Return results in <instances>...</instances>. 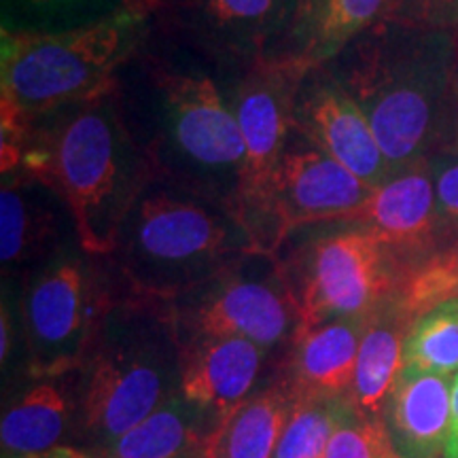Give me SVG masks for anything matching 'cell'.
<instances>
[{
    "mask_svg": "<svg viewBox=\"0 0 458 458\" xmlns=\"http://www.w3.org/2000/svg\"><path fill=\"white\" fill-rule=\"evenodd\" d=\"M456 60L452 30L382 20L325 64L368 117L391 176L442 147Z\"/></svg>",
    "mask_w": 458,
    "mask_h": 458,
    "instance_id": "cell-1",
    "label": "cell"
},
{
    "mask_svg": "<svg viewBox=\"0 0 458 458\" xmlns=\"http://www.w3.org/2000/svg\"><path fill=\"white\" fill-rule=\"evenodd\" d=\"M21 172L64 199L85 255L114 253L119 229L153 172L134 142L114 94L60 108L28 130Z\"/></svg>",
    "mask_w": 458,
    "mask_h": 458,
    "instance_id": "cell-2",
    "label": "cell"
},
{
    "mask_svg": "<svg viewBox=\"0 0 458 458\" xmlns=\"http://www.w3.org/2000/svg\"><path fill=\"white\" fill-rule=\"evenodd\" d=\"M148 21L117 13L64 28H3L0 145L3 174L21 168L28 130L45 114L114 94L117 72L145 38Z\"/></svg>",
    "mask_w": 458,
    "mask_h": 458,
    "instance_id": "cell-3",
    "label": "cell"
},
{
    "mask_svg": "<svg viewBox=\"0 0 458 458\" xmlns=\"http://www.w3.org/2000/svg\"><path fill=\"white\" fill-rule=\"evenodd\" d=\"M261 255L233 206L153 174L128 210L113 257L142 300H176Z\"/></svg>",
    "mask_w": 458,
    "mask_h": 458,
    "instance_id": "cell-4",
    "label": "cell"
},
{
    "mask_svg": "<svg viewBox=\"0 0 458 458\" xmlns=\"http://www.w3.org/2000/svg\"><path fill=\"white\" fill-rule=\"evenodd\" d=\"M81 369L83 428L105 448L181 391V342L170 314L145 301L108 308Z\"/></svg>",
    "mask_w": 458,
    "mask_h": 458,
    "instance_id": "cell-5",
    "label": "cell"
},
{
    "mask_svg": "<svg viewBox=\"0 0 458 458\" xmlns=\"http://www.w3.org/2000/svg\"><path fill=\"white\" fill-rule=\"evenodd\" d=\"M148 79L157 113V131L147 151L153 172L238 210L246 151L219 83L198 68L162 64H151Z\"/></svg>",
    "mask_w": 458,
    "mask_h": 458,
    "instance_id": "cell-6",
    "label": "cell"
},
{
    "mask_svg": "<svg viewBox=\"0 0 458 458\" xmlns=\"http://www.w3.org/2000/svg\"><path fill=\"white\" fill-rule=\"evenodd\" d=\"M397 250L363 227L325 233L301 257L297 286H291L300 327L337 318H365L397 295Z\"/></svg>",
    "mask_w": 458,
    "mask_h": 458,
    "instance_id": "cell-7",
    "label": "cell"
},
{
    "mask_svg": "<svg viewBox=\"0 0 458 458\" xmlns=\"http://www.w3.org/2000/svg\"><path fill=\"white\" fill-rule=\"evenodd\" d=\"M374 191L293 130L249 229L259 253L272 255L297 229L346 223Z\"/></svg>",
    "mask_w": 458,
    "mask_h": 458,
    "instance_id": "cell-8",
    "label": "cell"
},
{
    "mask_svg": "<svg viewBox=\"0 0 458 458\" xmlns=\"http://www.w3.org/2000/svg\"><path fill=\"white\" fill-rule=\"evenodd\" d=\"M267 257L259 267L249 270L244 267L246 257L198 289L176 297L170 318L179 342L202 335L242 337L270 351L286 337L293 340L300 327L293 295L283 272L263 270Z\"/></svg>",
    "mask_w": 458,
    "mask_h": 458,
    "instance_id": "cell-9",
    "label": "cell"
},
{
    "mask_svg": "<svg viewBox=\"0 0 458 458\" xmlns=\"http://www.w3.org/2000/svg\"><path fill=\"white\" fill-rule=\"evenodd\" d=\"M94 278L74 255H54L28 280L21 325L28 369L38 380L83 368L102 318Z\"/></svg>",
    "mask_w": 458,
    "mask_h": 458,
    "instance_id": "cell-10",
    "label": "cell"
},
{
    "mask_svg": "<svg viewBox=\"0 0 458 458\" xmlns=\"http://www.w3.org/2000/svg\"><path fill=\"white\" fill-rule=\"evenodd\" d=\"M303 72L293 64L266 57L250 64L244 77L225 94L246 151L238 198V210L246 227L259 210L278 159L293 134L295 94Z\"/></svg>",
    "mask_w": 458,
    "mask_h": 458,
    "instance_id": "cell-11",
    "label": "cell"
},
{
    "mask_svg": "<svg viewBox=\"0 0 458 458\" xmlns=\"http://www.w3.org/2000/svg\"><path fill=\"white\" fill-rule=\"evenodd\" d=\"M293 15V0H164L159 24L193 47L246 64L274 57Z\"/></svg>",
    "mask_w": 458,
    "mask_h": 458,
    "instance_id": "cell-12",
    "label": "cell"
},
{
    "mask_svg": "<svg viewBox=\"0 0 458 458\" xmlns=\"http://www.w3.org/2000/svg\"><path fill=\"white\" fill-rule=\"evenodd\" d=\"M293 130L371 187L391 179L374 130L325 66L303 72L295 94Z\"/></svg>",
    "mask_w": 458,
    "mask_h": 458,
    "instance_id": "cell-13",
    "label": "cell"
},
{
    "mask_svg": "<svg viewBox=\"0 0 458 458\" xmlns=\"http://www.w3.org/2000/svg\"><path fill=\"white\" fill-rule=\"evenodd\" d=\"M346 223L368 229L397 253H422L439 240L431 165L420 162L393 174Z\"/></svg>",
    "mask_w": 458,
    "mask_h": 458,
    "instance_id": "cell-14",
    "label": "cell"
},
{
    "mask_svg": "<svg viewBox=\"0 0 458 458\" xmlns=\"http://www.w3.org/2000/svg\"><path fill=\"white\" fill-rule=\"evenodd\" d=\"M266 348L242 337H189L181 342V393L202 408L227 414L250 397Z\"/></svg>",
    "mask_w": 458,
    "mask_h": 458,
    "instance_id": "cell-15",
    "label": "cell"
},
{
    "mask_svg": "<svg viewBox=\"0 0 458 458\" xmlns=\"http://www.w3.org/2000/svg\"><path fill=\"white\" fill-rule=\"evenodd\" d=\"M388 0H293L283 43L267 60L301 71L325 66L352 41L385 20Z\"/></svg>",
    "mask_w": 458,
    "mask_h": 458,
    "instance_id": "cell-16",
    "label": "cell"
},
{
    "mask_svg": "<svg viewBox=\"0 0 458 458\" xmlns=\"http://www.w3.org/2000/svg\"><path fill=\"white\" fill-rule=\"evenodd\" d=\"M3 176L0 261L9 272L47 255L60 242L64 223L72 225V219L64 199L49 185L21 170Z\"/></svg>",
    "mask_w": 458,
    "mask_h": 458,
    "instance_id": "cell-17",
    "label": "cell"
},
{
    "mask_svg": "<svg viewBox=\"0 0 458 458\" xmlns=\"http://www.w3.org/2000/svg\"><path fill=\"white\" fill-rule=\"evenodd\" d=\"M380 416L399 458H439L450 431L452 380L401 369Z\"/></svg>",
    "mask_w": 458,
    "mask_h": 458,
    "instance_id": "cell-18",
    "label": "cell"
},
{
    "mask_svg": "<svg viewBox=\"0 0 458 458\" xmlns=\"http://www.w3.org/2000/svg\"><path fill=\"white\" fill-rule=\"evenodd\" d=\"M365 320L337 318L295 331L286 377L295 394L351 397Z\"/></svg>",
    "mask_w": 458,
    "mask_h": 458,
    "instance_id": "cell-19",
    "label": "cell"
},
{
    "mask_svg": "<svg viewBox=\"0 0 458 458\" xmlns=\"http://www.w3.org/2000/svg\"><path fill=\"white\" fill-rule=\"evenodd\" d=\"M219 418V411L202 408L179 391L117 442L100 448V458H199Z\"/></svg>",
    "mask_w": 458,
    "mask_h": 458,
    "instance_id": "cell-20",
    "label": "cell"
},
{
    "mask_svg": "<svg viewBox=\"0 0 458 458\" xmlns=\"http://www.w3.org/2000/svg\"><path fill=\"white\" fill-rule=\"evenodd\" d=\"M293 401L289 380L250 394L219 418L199 458H274Z\"/></svg>",
    "mask_w": 458,
    "mask_h": 458,
    "instance_id": "cell-21",
    "label": "cell"
},
{
    "mask_svg": "<svg viewBox=\"0 0 458 458\" xmlns=\"http://www.w3.org/2000/svg\"><path fill=\"white\" fill-rule=\"evenodd\" d=\"M411 320L397 300L382 303L365 320L351 399L360 414L380 416L403 369V346Z\"/></svg>",
    "mask_w": 458,
    "mask_h": 458,
    "instance_id": "cell-22",
    "label": "cell"
},
{
    "mask_svg": "<svg viewBox=\"0 0 458 458\" xmlns=\"http://www.w3.org/2000/svg\"><path fill=\"white\" fill-rule=\"evenodd\" d=\"M71 422V403L54 380H38L4 410L3 458H28L55 448Z\"/></svg>",
    "mask_w": 458,
    "mask_h": 458,
    "instance_id": "cell-23",
    "label": "cell"
},
{
    "mask_svg": "<svg viewBox=\"0 0 458 458\" xmlns=\"http://www.w3.org/2000/svg\"><path fill=\"white\" fill-rule=\"evenodd\" d=\"M351 397L295 394L274 458H325L331 437L352 410Z\"/></svg>",
    "mask_w": 458,
    "mask_h": 458,
    "instance_id": "cell-24",
    "label": "cell"
},
{
    "mask_svg": "<svg viewBox=\"0 0 458 458\" xmlns=\"http://www.w3.org/2000/svg\"><path fill=\"white\" fill-rule=\"evenodd\" d=\"M403 369L445 377L458 374V300L439 303L410 325Z\"/></svg>",
    "mask_w": 458,
    "mask_h": 458,
    "instance_id": "cell-25",
    "label": "cell"
},
{
    "mask_svg": "<svg viewBox=\"0 0 458 458\" xmlns=\"http://www.w3.org/2000/svg\"><path fill=\"white\" fill-rule=\"evenodd\" d=\"M325 458H399L382 416H365L354 408L344 416Z\"/></svg>",
    "mask_w": 458,
    "mask_h": 458,
    "instance_id": "cell-26",
    "label": "cell"
},
{
    "mask_svg": "<svg viewBox=\"0 0 458 458\" xmlns=\"http://www.w3.org/2000/svg\"><path fill=\"white\" fill-rule=\"evenodd\" d=\"M11 7L41 24L74 21L83 26L122 11V0H11Z\"/></svg>",
    "mask_w": 458,
    "mask_h": 458,
    "instance_id": "cell-27",
    "label": "cell"
},
{
    "mask_svg": "<svg viewBox=\"0 0 458 458\" xmlns=\"http://www.w3.org/2000/svg\"><path fill=\"white\" fill-rule=\"evenodd\" d=\"M385 20L431 30L458 26V0H388Z\"/></svg>",
    "mask_w": 458,
    "mask_h": 458,
    "instance_id": "cell-28",
    "label": "cell"
},
{
    "mask_svg": "<svg viewBox=\"0 0 458 458\" xmlns=\"http://www.w3.org/2000/svg\"><path fill=\"white\" fill-rule=\"evenodd\" d=\"M431 165L435 202H437L439 238L458 233V156L428 157Z\"/></svg>",
    "mask_w": 458,
    "mask_h": 458,
    "instance_id": "cell-29",
    "label": "cell"
},
{
    "mask_svg": "<svg viewBox=\"0 0 458 458\" xmlns=\"http://www.w3.org/2000/svg\"><path fill=\"white\" fill-rule=\"evenodd\" d=\"M442 147L448 156H458V60L454 71V81H452V98H450V113L448 123H445V134Z\"/></svg>",
    "mask_w": 458,
    "mask_h": 458,
    "instance_id": "cell-30",
    "label": "cell"
},
{
    "mask_svg": "<svg viewBox=\"0 0 458 458\" xmlns=\"http://www.w3.org/2000/svg\"><path fill=\"white\" fill-rule=\"evenodd\" d=\"M11 352H13V314L9 310L7 300H3V310H0V360H3V369H7Z\"/></svg>",
    "mask_w": 458,
    "mask_h": 458,
    "instance_id": "cell-31",
    "label": "cell"
},
{
    "mask_svg": "<svg viewBox=\"0 0 458 458\" xmlns=\"http://www.w3.org/2000/svg\"><path fill=\"white\" fill-rule=\"evenodd\" d=\"M444 458H458V374L452 377V418Z\"/></svg>",
    "mask_w": 458,
    "mask_h": 458,
    "instance_id": "cell-32",
    "label": "cell"
},
{
    "mask_svg": "<svg viewBox=\"0 0 458 458\" xmlns=\"http://www.w3.org/2000/svg\"><path fill=\"white\" fill-rule=\"evenodd\" d=\"M162 3L164 0H122V11L148 21L162 9Z\"/></svg>",
    "mask_w": 458,
    "mask_h": 458,
    "instance_id": "cell-33",
    "label": "cell"
},
{
    "mask_svg": "<svg viewBox=\"0 0 458 458\" xmlns=\"http://www.w3.org/2000/svg\"><path fill=\"white\" fill-rule=\"evenodd\" d=\"M28 458H91V456H88L85 452L77 448H71V445H55V448L41 452V454L28 456Z\"/></svg>",
    "mask_w": 458,
    "mask_h": 458,
    "instance_id": "cell-34",
    "label": "cell"
}]
</instances>
